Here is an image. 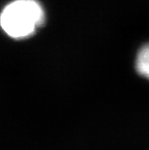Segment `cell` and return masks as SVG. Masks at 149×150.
Masks as SVG:
<instances>
[{"instance_id": "cell-1", "label": "cell", "mask_w": 149, "mask_h": 150, "mask_svg": "<svg viewBox=\"0 0 149 150\" xmlns=\"http://www.w3.org/2000/svg\"><path fill=\"white\" fill-rule=\"evenodd\" d=\"M45 21V11L37 0H14L0 13V27L16 40L33 36Z\"/></svg>"}, {"instance_id": "cell-2", "label": "cell", "mask_w": 149, "mask_h": 150, "mask_svg": "<svg viewBox=\"0 0 149 150\" xmlns=\"http://www.w3.org/2000/svg\"><path fill=\"white\" fill-rule=\"evenodd\" d=\"M135 67L139 76L149 81V42L138 50L136 56Z\"/></svg>"}]
</instances>
